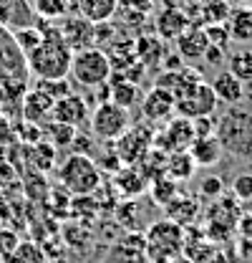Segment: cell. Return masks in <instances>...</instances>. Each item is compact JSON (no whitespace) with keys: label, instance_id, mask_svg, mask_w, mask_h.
<instances>
[{"label":"cell","instance_id":"cell-20","mask_svg":"<svg viewBox=\"0 0 252 263\" xmlns=\"http://www.w3.org/2000/svg\"><path fill=\"white\" fill-rule=\"evenodd\" d=\"M114 190L124 200H134L136 195H141L146 190V180H144V175L136 167H121L114 175Z\"/></svg>","mask_w":252,"mask_h":263},{"label":"cell","instance_id":"cell-32","mask_svg":"<svg viewBox=\"0 0 252 263\" xmlns=\"http://www.w3.org/2000/svg\"><path fill=\"white\" fill-rule=\"evenodd\" d=\"M33 13L46 21H56L68 15V0H31Z\"/></svg>","mask_w":252,"mask_h":263},{"label":"cell","instance_id":"cell-23","mask_svg":"<svg viewBox=\"0 0 252 263\" xmlns=\"http://www.w3.org/2000/svg\"><path fill=\"white\" fill-rule=\"evenodd\" d=\"M109 84H111V99H109V101H114V104H119V106H124V109H131V106L139 101V97H141L139 84L126 81L119 73H111Z\"/></svg>","mask_w":252,"mask_h":263},{"label":"cell","instance_id":"cell-41","mask_svg":"<svg viewBox=\"0 0 252 263\" xmlns=\"http://www.w3.org/2000/svg\"><path fill=\"white\" fill-rule=\"evenodd\" d=\"M164 3V8H182V10H187L189 0H161Z\"/></svg>","mask_w":252,"mask_h":263},{"label":"cell","instance_id":"cell-36","mask_svg":"<svg viewBox=\"0 0 252 263\" xmlns=\"http://www.w3.org/2000/svg\"><path fill=\"white\" fill-rule=\"evenodd\" d=\"M20 243L18 233H13L10 228H0V261L5 263V258L15 251V246Z\"/></svg>","mask_w":252,"mask_h":263},{"label":"cell","instance_id":"cell-8","mask_svg":"<svg viewBox=\"0 0 252 263\" xmlns=\"http://www.w3.org/2000/svg\"><path fill=\"white\" fill-rule=\"evenodd\" d=\"M152 137H154V129L149 127V124H139V127H129V129L119 137V139H114L111 144H114V152L119 155V160L124 167H134V164H139V160L152 149Z\"/></svg>","mask_w":252,"mask_h":263},{"label":"cell","instance_id":"cell-26","mask_svg":"<svg viewBox=\"0 0 252 263\" xmlns=\"http://www.w3.org/2000/svg\"><path fill=\"white\" fill-rule=\"evenodd\" d=\"M166 152H161V149H157V147H152L141 160H139V164H134L141 175H144V180L146 182H152V180H157V177H161L164 172H166Z\"/></svg>","mask_w":252,"mask_h":263},{"label":"cell","instance_id":"cell-43","mask_svg":"<svg viewBox=\"0 0 252 263\" xmlns=\"http://www.w3.org/2000/svg\"><path fill=\"white\" fill-rule=\"evenodd\" d=\"M224 3H227V5H232V3H237V0H224Z\"/></svg>","mask_w":252,"mask_h":263},{"label":"cell","instance_id":"cell-29","mask_svg":"<svg viewBox=\"0 0 252 263\" xmlns=\"http://www.w3.org/2000/svg\"><path fill=\"white\" fill-rule=\"evenodd\" d=\"M149 193H152V200L157 202V205H169L174 197L179 195V182H174L172 177H166V175H161L157 180H152V187H149Z\"/></svg>","mask_w":252,"mask_h":263},{"label":"cell","instance_id":"cell-18","mask_svg":"<svg viewBox=\"0 0 252 263\" xmlns=\"http://www.w3.org/2000/svg\"><path fill=\"white\" fill-rule=\"evenodd\" d=\"M187 152L197 167H215V164H220L222 155H224V149H222V144L217 142L215 134L212 137H197L189 144Z\"/></svg>","mask_w":252,"mask_h":263},{"label":"cell","instance_id":"cell-10","mask_svg":"<svg viewBox=\"0 0 252 263\" xmlns=\"http://www.w3.org/2000/svg\"><path fill=\"white\" fill-rule=\"evenodd\" d=\"M58 31H61V38L66 41V46L73 53L91 48V43H94V23H89L81 15H63Z\"/></svg>","mask_w":252,"mask_h":263},{"label":"cell","instance_id":"cell-31","mask_svg":"<svg viewBox=\"0 0 252 263\" xmlns=\"http://www.w3.org/2000/svg\"><path fill=\"white\" fill-rule=\"evenodd\" d=\"M13 41H15V46L23 51V56H28L31 51H35L40 43H43V31L33 23L28 28H18V31H13Z\"/></svg>","mask_w":252,"mask_h":263},{"label":"cell","instance_id":"cell-34","mask_svg":"<svg viewBox=\"0 0 252 263\" xmlns=\"http://www.w3.org/2000/svg\"><path fill=\"white\" fill-rule=\"evenodd\" d=\"M35 89H40L43 94H48L53 101L68 97V94L73 91V86H71L68 79H38V86H35Z\"/></svg>","mask_w":252,"mask_h":263},{"label":"cell","instance_id":"cell-9","mask_svg":"<svg viewBox=\"0 0 252 263\" xmlns=\"http://www.w3.org/2000/svg\"><path fill=\"white\" fill-rule=\"evenodd\" d=\"M194 142V127H192V119L187 117H174L166 122L164 129H154L152 137V147H157L161 152L172 155V152H184L189 149V144Z\"/></svg>","mask_w":252,"mask_h":263},{"label":"cell","instance_id":"cell-1","mask_svg":"<svg viewBox=\"0 0 252 263\" xmlns=\"http://www.w3.org/2000/svg\"><path fill=\"white\" fill-rule=\"evenodd\" d=\"M35 26L43 31V43L26 56V66L38 79H66L71 71L73 51L66 46L61 31L51 26V21L35 15Z\"/></svg>","mask_w":252,"mask_h":263},{"label":"cell","instance_id":"cell-5","mask_svg":"<svg viewBox=\"0 0 252 263\" xmlns=\"http://www.w3.org/2000/svg\"><path fill=\"white\" fill-rule=\"evenodd\" d=\"M184 248V230L172 220H157L146 230V253L154 263H172Z\"/></svg>","mask_w":252,"mask_h":263},{"label":"cell","instance_id":"cell-21","mask_svg":"<svg viewBox=\"0 0 252 263\" xmlns=\"http://www.w3.org/2000/svg\"><path fill=\"white\" fill-rule=\"evenodd\" d=\"M166 210V220L177 223V226H192L199 215V202L194 197H187V195H177L169 205H164Z\"/></svg>","mask_w":252,"mask_h":263},{"label":"cell","instance_id":"cell-38","mask_svg":"<svg viewBox=\"0 0 252 263\" xmlns=\"http://www.w3.org/2000/svg\"><path fill=\"white\" fill-rule=\"evenodd\" d=\"M222 177H217V175H209V177H204L202 180V185H199V193L204 197H209V200H215V197L222 195Z\"/></svg>","mask_w":252,"mask_h":263},{"label":"cell","instance_id":"cell-25","mask_svg":"<svg viewBox=\"0 0 252 263\" xmlns=\"http://www.w3.org/2000/svg\"><path fill=\"white\" fill-rule=\"evenodd\" d=\"M194 172H197V164L194 160L189 157V152H172L169 157H166V177H172L174 182H187L194 177Z\"/></svg>","mask_w":252,"mask_h":263},{"label":"cell","instance_id":"cell-44","mask_svg":"<svg viewBox=\"0 0 252 263\" xmlns=\"http://www.w3.org/2000/svg\"><path fill=\"white\" fill-rule=\"evenodd\" d=\"M28 3H31V0H28Z\"/></svg>","mask_w":252,"mask_h":263},{"label":"cell","instance_id":"cell-40","mask_svg":"<svg viewBox=\"0 0 252 263\" xmlns=\"http://www.w3.org/2000/svg\"><path fill=\"white\" fill-rule=\"evenodd\" d=\"M204 61L209 66H222L227 61V51H222L217 46H207V51H204V56H202Z\"/></svg>","mask_w":252,"mask_h":263},{"label":"cell","instance_id":"cell-12","mask_svg":"<svg viewBox=\"0 0 252 263\" xmlns=\"http://www.w3.org/2000/svg\"><path fill=\"white\" fill-rule=\"evenodd\" d=\"M141 114L149 124H159V122H166L172 114H174V97L166 91V89H149L144 97H141Z\"/></svg>","mask_w":252,"mask_h":263},{"label":"cell","instance_id":"cell-15","mask_svg":"<svg viewBox=\"0 0 252 263\" xmlns=\"http://www.w3.org/2000/svg\"><path fill=\"white\" fill-rule=\"evenodd\" d=\"M53 106H56V101L48 94H43L40 89H31L23 97V117L28 124H35V127L48 124L53 119Z\"/></svg>","mask_w":252,"mask_h":263},{"label":"cell","instance_id":"cell-3","mask_svg":"<svg viewBox=\"0 0 252 263\" xmlns=\"http://www.w3.org/2000/svg\"><path fill=\"white\" fill-rule=\"evenodd\" d=\"M58 172V182L63 190H68L71 195H94L96 190L103 185V172L98 170L94 157L89 155H76L71 152L61 162Z\"/></svg>","mask_w":252,"mask_h":263},{"label":"cell","instance_id":"cell-19","mask_svg":"<svg viewBox=\"0 0 252 263\" xmlns=\"http://www.w3.org/2000/svg\"><path fill=\"white\" fill-rule=\"evenodd\" d=\"M166 41H161L159 35H144V38H136L134 41V53L139 59V64L144 68H154L161 66L164 56H166Z\"/></svg>","mask_w":252,"mask_h":263},{"label":"cell","instance_id":"cell-33","mask_svg":"<svg viewBox=\"0 0 252 263\" xmlns=\"http://www.w3.org/2000/svg\"><path fill=\"white\" fill-rule=\"evenodd\" d=\"M227 64H229V73L232 76H237L242 84L245 81H252V51H235L229 59H227Z\"/></svg>","mask_w":252,"mask_h":263},{"label":"cell","instance_id":"cell-13","mask_svg":"<svg viewBox=\"0 0 252 263\" xmlns=\"http://www.w3.org/2000/svg\"><path fill=\"white\" fill-rule=\"evenodd\" d=\"M35 23V13L28 0H0V28L18 31Z\"/></svg>","mask_w":252,"mask_h":263},{"label":"cell","instance_id":"cell-7","mask_svg":"<svg viewBox=\"0 0 252 263\" xmlns=\"http://www.w3.org/2000/svg\"><path fill=\"white\" fill-rule=\"evenodd\" d=\"M220 101L215 97L212 86L199 81L194 84L192 89H187L184 94L174 99V111L179 117H187V119H197V117H215Z\"/></svg>","mask_w":252,"mask_h":263},{"label":"cell","instance_id":"cell-22","mask_svg":"<svg viewBox=\"0 0 252 263\" xmlns=\"http://www.w3.org/2000/svg\"><path fill=\"white\" fill-rule=\"evenodd\" d=\"M119 10V0H78V13L81 18H86L89 23H106L116 15Z\"/></svg>","mask_w":252,"mask_h":263},{"label":"cell","instance_id":"cell-30","mask_svg":"<svg viewBox=\"0 0 252 263\" xmlns=\"http://www.w3.org/2000/svg\"><path fill=\"white\" fill-rule=\"evenodd\" d=\"M43 137H46L48 144H53V147L58 149V147H68V144L73 142L76 129L68 127V124H61V122H53V119H51V122L43 127Z\"/></svg>","mask_w":252,"mask_h":263},{"label":"cell","instance_id":"cell-16","mask_svg":"<svg viewBox=\"0 0 252 263\" xmlns=\"http://www.w3.org/2000/svg\"><path fill=\"white\" fill-rule=\"evenodd\" d=\"M174 43H177V53H179V59H182L184 64L202 59L204 51H207V46H209L207 35H204V31H202L199 26H189Z\"/></svg>","mask_w":252,"mask_h":263},{"label":"cell","instance_id":"cell-37","mask_svg":"<svg viewBox=\"0 0 252 263\" xmlns=\"http://www.w3.org/2000/svg\"><path fill=\"white\" fill-rule=\"evenodd\" d=\"M232 195L237 197V200H252V175L250 172L235 177V182H232Z\"/></svg>","mask_w":252,"mask_h":263},{"label":"cell","instance_id":"cell-17","mask_svg":"<svg viewBox=\"0 0 252 263\" xmlns=\"http://www.w3.org/2000/svg\"><path fill=\"white\" fill-rule=\"evenodd\" d=\"M212 91H215V97L220 104H227V106H237L242 97H245V84L237 79V76H232L229 71H220L215 79H212Z\"/></svg>","mask_w":252,"mask_h":263},{"label":"cell","instance_id":"cell-24","mask_svg":"<svg viewBox=\"0 0 252 263\" xmlns=\"http://www.w3.org/2000/svg\"><path fill=\"white\" fill-rule=\"evenodd\" d=\"M232 41H252V13L250 8H232L224 21Z\"/></svg>","mask_w":252,"mask_h":263},{"label":"cell","instance_id":"cell-2","mask_svg":"<svg viewBox=\"0 0 252 263\" xmlns=\"http://www.w3.org/2000/svg\"><path fill=\"white\" fill-rule=\"evenodd\" d=\"M215 137L224 152L252 162V109L245 106H227V111L217 119Z\"/></svg>","mask_w":252,"mask_h":263},{"label":"cell","instance_id":"cell-27","mask_svg":"<svg viewBox=\"0 0 252 263\" xmlns=\"http://www.w3.org/2000/svg\"><path fill=\"white\" fill-rule=\"evenodd\" d=\"M5 263H48V256H46V251H43L38 243L20 240V243L15 246V251L5 258Z\"/></svg>","mask_w":252,"mask_h":263},{"label":"cell","instance_id":"cell-6","mask_svg":"<svg viewBox=\"0 0 252 263\" xmlns=\"http://www.w3.org/2000/svg\"><path fill=\"white\" fill-rule=\"evenodd\" d=\"M89 124H91V134L101 142H114L131 127V114L129 109L114 104V101H103L96 104L89 114Z\"/></svg>","mask_w":252,"mask_h":263},{"label":"cell","instance_id":"cell-35","mask_svg":"<svg viewBox=\"0 0 252 263\" xmlns=\"http://www.w3.org/2000/svg\"><path fill=\"white\" fill-rule=\"evenodd\" d=\"M204 35H207V41H209V46H217L222 51H227V46H229V31H227V26L224 23H212V26H204L202 28Z\"/></svg>","mask_w":252,"mask_h":263},{"label":"cell","instance_id":"cell-4","mask_svg":"<svg viewBox=\"0 0 252 263\" xmlns=\"http://www.w3.org/2000/svg\"><path fill=\"white\" fill-rule=\"evenodd\" d=\"M71 79L73 84L78 86H86V89H94L98 84H106L114 73L111 61L106 56V51L101 48H83V51H76L73 59H71Z\"/></svg>","mask_w":252,"mask_h":263},{"label":"cell","instance_id":"cell-11","mask_svg":"<svg viewBox=\"0 0 252 263\" xmlns=\"http://www.w3.org/2000/svg\"><path fill=\"white\" fill-rule=\"evenodd\" d=\"M89 114H91V109H89L86 99L81 94H76V91H71L68 97L58 99L56 106H53V122L68 124L73 129H78L83 122H89Z\"/></svg>","mask_w":252,"mask_h":263},{"label":"cell","instance_id":"cell-14","mask_svg":"<svg viewBox=\"0 0 252 263\" xmlns=\"http://www.w3.org/2000/svg\"><path fill=\"white\" fill-rule=\"evenodd\" d=\"M189 26H192V21H189L187 10H182V8H164L154 21V31L161 41H177Z\"/></svg>","mask_w":252,"mask_h":263},{"label":"cell","instance_id":"cell-42","mask_svg":"<svg viewBox=\"0 0 252 263\" xmlns=\"http://www.w3.org/2000/svg\"><path fill=\"white\" fill-rule=\"evenodd\" d=\"M172 263H194V261H192V258H187V256H177Z\"/></svg>","mask_w":252,"mask_h":263},{"label":"cell","instance_id":"cell-39","mask_svg":"<svg viewBox=\"0 0 252 263\" xmlns=\"http://www.w3.org/2000/svg\"><path fill=\"white\" fill-rule=\"evenodd\" d=\"M192 127H194V139L197 137H212L217 122H215V117H197V119H192Z\"/></svg>","mask_w":252,"mask_h":263},{"label":"cell","instance_id":"cell-28","mask_svg":"<svg viewBox=\"0 0 252 263\" xmlns=\"http://www.w3.org/2000/svg\"><path fill=\"white\" fill-rule=\"evenodd\" d=\"M35 147H28L26 149V155H28V160H31L33 167H38L40 172H46V170H51L53 162H56V147L53 144H48L46 139H40V142H33Z\"/></svg>","mask_w":252,"mask_h":263}]
</instances>
